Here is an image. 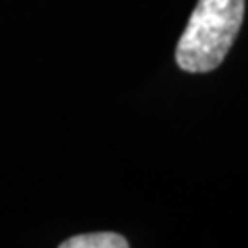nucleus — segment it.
Wrapping results in <instances>:
<instances>
[{
	"label": "nucleus",
	"mask_w": 248,
	"mask_h": 248,
	"mask_svg": "<svg viewBox=\"0 0 248 248\" xmlns=\"http://www.w3.org/2000/svg\"><path fill=\"white\" fill-rule=\"evenodd\" d=\"M244 0H199L178 42L176 62L186 73H211L236 42Z\"/></svg>",
	"instance_id": "f257e3e1"
},
{
	"label": "nucleus",
	"mask_w": 248,
	"mask_h": 248,
	"mask_svg": "<svg viewBox=\"0 0 248 248\" xmlns=\"http://www.w3.org/2000/svg\"><path fill=\"white\" fill-rule=\"evenodd\" d=\"M60 248H128V240L114 232H93L64 240Z\"/></svg>",
	"instance_id": "f03ea898"
}]
</instances>
